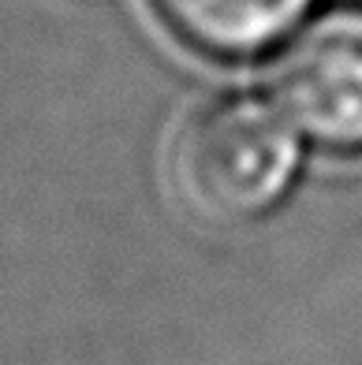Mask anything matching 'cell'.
Returning a JSON list of instances; mask_svg holds the SVG:
<instances>
[{
  "label": "cell",
  "instance_id": "cell-1",
  "mask_svg": "<svg viewBox=\"0 0 362 365\" xmlns=\"http://www.w3.org/2000/svg\"><path fill=\"white\" fill-rule=\"evenodd\" d=\"M295 168V127L258 97L198 105L169 145V182L179 205L213 227L266 217L291 187Z\"/></svg>",
  "mask_w": 362,
  "mask_h": 365
},
{
  "label": "cell",
  "instance_id": "cell-2",
  "mask_svg": "<svg viewBox=\"0 0 362 365\" xmlns=\"http://www.w3.org/2000/svg\"><path fill=\"white\" fill-rule=\"evenodd\" d=\"M284 120L333 153H362V4H336L303 26L273 68Z\"/></svg>",
  "mask_w": 362,
  "mask_h": 365
},
{
  "label": "cell",
  "instance_id": "cell-3",
  "mask_svg": "<svg viewBox=\"0 0 362 365\" xmlns=\"http://www.w3.org/2000/svg\"><path fill=\"white\" fill-rule=\"evenodd\" d=\"M314 0H154L169 30L221 60H246L273 48Z\"/></svg>",
  "mask_w": 362,
  "mask_h": 365
}]
</instances>
